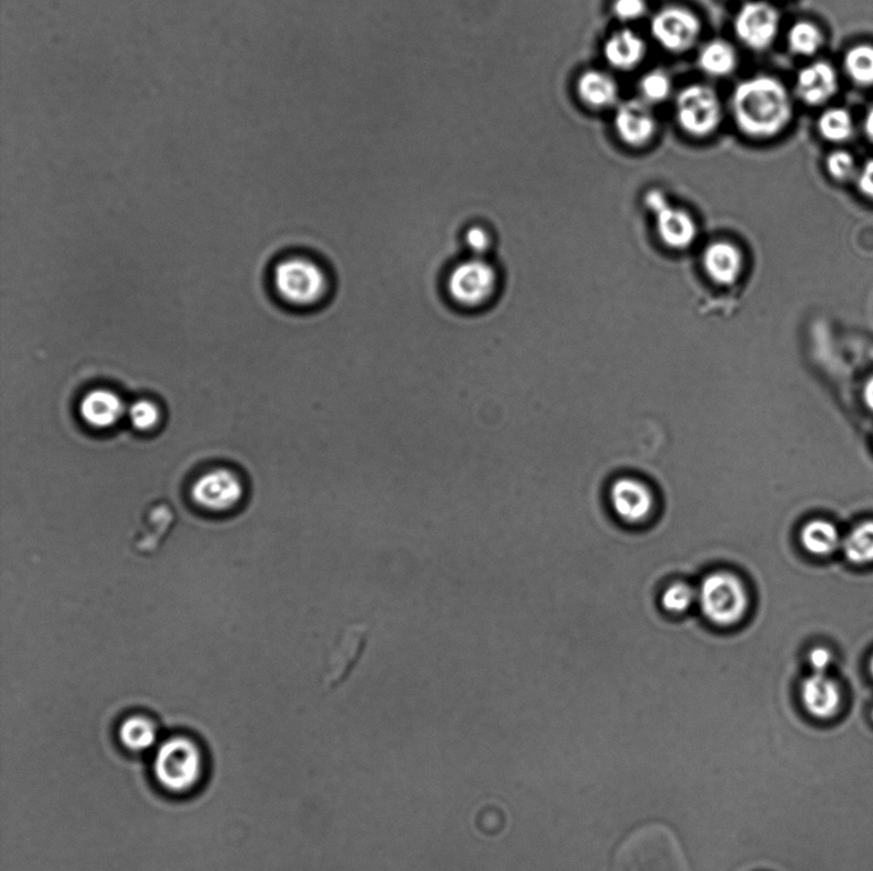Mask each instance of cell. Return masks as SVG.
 <instances>
[{"label": "cell", "mask_w": 873, "mask_h": 871, "mask_svg": "<svg viewBox=\"0 0 873 871\" xmlns=\"http://www.w3.org/2000/svg\"><path fill=\"white\" fill-rule=\"evenodd\" d=\"M819 130L822 138L832 142H843L853 134V119L844 109H830L821 116Z\"/></svg>", "instance_id": "cell-26"}, {"label": "cell", "mask_w": 873, "mask_h": 871, "mask_svg": "<svg viewBox=\"0 0 873 871\" xmlns=\"http://www.w3.org/2000/svg\"><path fill=\"white\" fill-rule=\"evenodd\" d=\"M739 58L734 48L723 40H712L699 54V66L711 77H725L734 72Z\"/></svg>", "instance_id": "cell-23"}, {"label": "cell", "mask_w": 873, "mask_h": 871, "mask_svg": "<svg viewBox=\"0 0 873 871\" xmlns=\"http://www.w3.org/2000/svg\"><path fill=\"white\" fill-rule=\"evenodd\" d=\"M837 91V74L825 62L810 64L796 77V96L809 106H821L832 99Z\"/></svg>", "instance_id": "cell-17"}, {"label": "cell", "mask_w": 873, "mask_h": 871, "mask_svg": "<svg viewBox=\"0 0 873 871\" xmlns=\"http://www.w3.org/2000/svg\"><path fill=\"white\" fill-rule=\"evenodd\" d=\"M801 699L811 715L827 720L839 711L842 694L836 682L826 673H813L803 681Z\"/></svg>", "instance_id": "cell-16"}, {"label": "cell", "mask_w": 873, "mask_h": 871, "mask_svg": "<svg viewBox=\"0 0 873 871\" xmlns=\"http://www.w3.org/2000/svg\"><path fill=\"white\" fill-rule=\"evenodd\" d=\"M609 500L615 515L630 525L646 523L656 507L650 485L633 477L618 478L610 485Z\"/></svg>", "instance_id": "cell-10"}, {"label": "cell", "mask_w": 873, "mask_h": 871, "mask_svg": "<svg viewBox=\"0 0 873 871\" xmlns=\"http://www.w3.org/2000/svg\"><path fill=\"white\" fill-rule=\"evenodd\" d=\"M273 287L279 299L297 310L323 306L333 290V278L315 258L293 254L277 263Z\"/></svg>", "instance_id": "cell-5"}, {"label": "cell", "mask_w": 873, "mask_h": 871, "mask_svg": "<svg viewBox=\"0 0 873 871\" xmlns=\"http://www.w3.org/2000/svg\"><path fill=\"white\" fill-rule=\"evenodd\" d=\"M859 187L861 192L867 198L873 199V159L866 162L859 174Z\"/></svg>", "instance_id": "cell-35"}, {"label": "cell", "mask_w": 873, "mask_h": 871, "mask_svg": "<svg viewBox=\"0 0 873 871\" xmlns=\"http://www.w3.org/2000/svg\"><path fill=\"white\" fill-rule=\"evenodd\" d=\"M696 267L701 278L715 292L736 296L751 274L753 256L741 237L716 233L700 247Z\"/></svg>", "instance_id": "cell-4"}, {"label": "cell", "mask_w": 873, "mask_h": 871, "mask_svg": "<svg viewBox=\"0 0 873 871\" xmlns=\"http://www.w3.org/2000/svg\"><path fill=\"white\" fill-rule=\"evenodd\" d=\"M615 871H691L671 828L650 823L633 831L619 847Z\"/></svg>", "instance_id": "cell-3"}, {"label": "cell", "mask_w": 873, "mask_h": 871, "mask_svg": "<svg viewBox=\"0 0 873 871\" xmlns=\"http://www.w3.org/2000/svg\"><path fill=\"white\" fill-rule=\"evenodd\" d=\"M615 130L633 148L646 144L656 132V119L645 100H630L618 108Z\"/></svg>", "instance_id": "cell-14"}, {"label": "cell", "mask_w": 873, "mask_h": 871, "mask_svg": "<svg viewBox=\"0 0 873 871\" xmlns=\"http://www.w3.org/2000/svg\"><path fill=\"white\" fill-rule=\"evenodd\" d=\"M640 89L646 102H661L671 97L673 83L671 77L663 71H652L642 77Z\"/></svg>", "instance_id": "cell-31"}, {"label": "cell", "mask_w": 873, "mask_h": 871, "mask_svg": "<svg viewBox=\"0 0 873 871\" xmlns=\"http://www.w3.org/2000/svg\"><path fill=\"white\" fill-rule=\"evenodd\" d=\"M127 416L136 430L151 431L159 424L162 412L154 401L139 399L127 407Z\"/></svg>", "instance_id": "cell-30"}, {"label": "cell", "mask_w": 873, "mask_h": 871, "mask_svg": "<svg viewBox=\"0 0 873 871\" xmlns=\"http://www.w3.org/2000/svg\"><path fill=\"white\" fill-rule=\"evenodd\" d=\"M864 401H866L867 407L873 412V379H871L866 387H864L863 391Z\"/></svg>", "instance_id": "cell-37"}, {"label": "cell", "mask_w": 873, "mask_h": 871, "mask_svg": "<svg viewBox=\"0 0 873 871\" xmlns=\"http://www.w3.org/2000/svg\"><path fill=\"white\" fill-rule=\"evenodd\" d=\"M779 13L765 2L743 6L734 22L736 37L745 47L764 50L773 44L779 31Z\"/></svg>", "instance_id": "cell-13"}, {"label": "cell", "mask_w": 873, "mask_h": 871, "mask_svg": "<svg viewBox=\"0 0 873 871\" xmlns=\"http://www.w3.org/2000/svg\"><path fill=\"white\" fill-rule=\"evenodd\" d=\"M443 286L449 304L463 312H476L495 301L502 277L494 262L468 256L451 264Z\"/></svg>", "instance_id": "cell-6"}, {"label": "cell", "mask_w": 873, "mask_h": 871, "mask_svg": "<svg viewBox=\"0 0 873 871\" xmlns=\"http://www.w3.org/2000/svg\"><path fill=\"white\" fill-rule=\"evenodd\" d=\"M641 204L661 250L674 258H682L696 249L703 232L700 213L672 201L660 188H650L643 194Z\"/></svg>", "instance_id": "cell-2"}, {"label": "cell", "mask_w": 873, "mask_h": 871, "mask_svg": "<svg viewBox=\"0 0 873 871\" xmlns=\"http://www.w3.org/2000/svg\"><path fill=\"white\" fill-rule=\"evenodd\" d=\"M645 0H615L613 6L616 19L621 21H638L646 13Z\"/></svg>", "instance_id": "cell-33"}, {"label": "cell", "mask_w": 873, "mask_h": 871, "mask_svg": "<svg viewBox=\"0 0 873 871\" xmlns=\"http://www.w3.org/2000/svg\"><path fill=\"white\" fill-rule=\"evenodd\" d=\"M118 739L127 750L146 753L158 744V728L149 717L132 715L121 723Z\"/></svg>", "instance_id": "cell-22"}, {"label": "cell", "mask_w": 873, "mask_h": 871, "mask_svg": "<svg viewBox=\"0 0 873 871\" xmlns=\"http://www.w3.org/2000/svg\"><path fill=\"white\" fill-rule=\"evenodd\" d=\"M871 673H872V677H873V659L871 660Z\"/></svg>", "instance_id": "cell-38"}, {"label": "cell", "mask_w": 873, "mask_h": 871, "mask_svg": "<svg viewBox=\"0 0 873 871\" xmlns=\"http://www.w3.org/2000/svg\"><path fill=\"white\" fill-rule=\"evenodd\" d=\"M800 538L802 548L813 557H830L843 543L837 528L827 520L821 519L804 524Z\"/></svg>", "instance_id": "cell-21"}, {"label": "cell", "mask_w": 873, "mask_h": 871, "mask_svg": "<svg viewBox=\"0 0 873 871\" xmlns=\"http://www.w3.org/2000/svg\"><path fill=\"white\" fill-rule=\"evenodd\" d=\"M731 107L736 127L753 139L774 138L790 124L793 113L790 93L770 76L741 82L733 92Z\"/></svg>", "instance_id": "cell-1"}, {"label": "cell", "mask_w": 873, "mask_h": 871, "mask_svg": "<svg viewBox=\"0 0 873 871\" xmlns=\"http://www.w3.org/2000/svg\"><path fill=\"white\" fill-rule=\"evenodd\" d=\"M845 558L855 565L873 563V522L854 527L842 543Z\"/></svg>", "instance_id": "cell-24"}, {"label": "cell", "mask_w": 873, "mask_h": 871, "mask_svg": "<svg viewBox=\"0 0 873 871\" xmlns=\"http://www.w3.org/2000/svg\"><path fill=\"white\" fill-rule=\"evenodd\" d=\"M698 604L712 625H739L750 610V592L742 578L731 571L720 570L702 579L698 588Z\"/></svg>", "instance_id": "cell-8"}, {"label": "cell", "mask_w": 873, "mask_h": 871, "mask_svg": "<svg viewBox=\"0 0 873 871\" xmlns=\"http://www.w3.org/2000/svg\"><path fill=\"white\" fill-rule=\"evenodd\" d=\"M722 104L716 92L705 84H692L678 96V123L686 133L696 138H705L714 132L722 121Z\"/></svg>", "instance_id": "cell-9"}, {"label": "cell", "mask_w": 873, "mask_h": 871, "mask_svg": "<svg viewBox=\"0 0 873 871\" xmlns=\"http://www.w3.org/2000/svg\"><path fill=\"white\" fill-rule=\"evenodd\" d=\"M845 72L861 87L873 84V47L857 46L847 51L844 59Z\"/></svg>", "instance_id": "cell-25"}, {"label": "cell", "mask_w": 873, "mask_h": 871, "mask_svg": "<svg viewBox=\"0 0 873 871\" xmlns=\"http://www.w3.org/2000/svg\"><path fill=\"white\" fill-rule=\"evenodd\" d=\"M872 719H873V711H872Z\"/></svg>", "instance_id": "cell-39"}, {"label": "cell", "mask_w": 873, "mask_h": 871, "mask_svg": "<svg viewBox=\"0 0 873 871\" xmlns=\"http://www.w3.org/2000/svg\"><path fill=\"white\" fill-rule=\"evenodd\" d=\"M367 629L362 627H352L350 630H347L342 642L339 643L335 652L330 657V672L325 679L327 688L333 689L341 685L349 677L355 663L360 660L364 644H367Z\"/></svg>", "instance_id": "cell-18"}, {"label": "cell", "mask_w": 873, "mask_h": 871, "mask_svg": "<svg viewBox=\"0 0 873 871\" xmlns=\"http://www.w3.org/2000/svg\"><path fill=\"white\" fill-rule=\"evenodd\" d=\"M127 414L123 399L110 389H94L83 396L80 416L84 423L97 430H107Z\"/></svg>", "instance_id": "cell-15"}, {"label": "cell", "mask_w": 873, "mask_h": 871, "mask_svg": "<svg viewBox=\"0 0 873 871\" xmlns=\"http://www.w3.org/2000/svg\"><path fill=\"white\" fill-rule=\"evenodd\" d=\"M243 493L240 478L227 469L202 474L192 487L193 501L209 511L233 509L242 500Z\"/></svg>", "instance_id": "cell-12"}, {"label": "cell", "mask_w": 873, "mask_h": 871, "mask_svg": "<svg viewBox=\"0 0 873 871\" xmlns=\"http://www.w3.org/2000/svg\"><path fill=\"white\" fill-rule=\"evenodd\" d=\"M205 771V759L197 741L185 737L169 738L155 750L152 772L160 788L188 793L198 788Z\"/></svg>", "instance_id": "cell-7"}, {"label": "cell", "mask_w": 873, "mask_h": 871, "mask_svg": "<svg viewBox=\"0 0 873 871\" xmlns=\"http://www.w3.org/2000/svg\"><path fill=\"white\" fill-rule=\"evenodd\" d=\"M809 662L813 673H826V670L833 663V653L824 647L813 648L809 655Z\"/></svg>", "instance_id": "cell-34"}, {"label": "cell", "mask_w": 873, "mask_h": 871, "mask_svg": "<svg viewBox=\"0 0 873 871\" xmlns=\"http://www.w3.org/2000/svg\"><path fill=\"white\" fill-rule=\"evenodd\" d=\"M701 32L696 16L682 7H668L651 21L652 37L672 53H683L694 46Z\"/></svg>", "instance_id": "cell-11"}, {"label": "cell", "mask_w": 873, "mask_h": 871, "mask_svg": "<svg viewBox=\"0 0 873 871\" xmlns=\"http://www.w3.org/2000/svg\"><path fill=\"white\" fill-rule=\"evenodd\" d=\"M578 91L584 104L603 109L615 104L618 87L609 74L601 71L584 72L579 80Z\"/></svg>", "instance_id": "cell-20"}, {"label": "cell", "mask_w": 873, "mask_h": 871, "mask_svg": "<svg viewBox=\"0 0 873 871\" xmlns=\"http://www.w3.org/2000/svg\"><path fill=\"white\" fill-rule=\"evenodd\" d=\"M793 53L810 57L816 54L822 46V33L817 26L807 22H796L787 36Z\"/></svg>", "instance_id": "cell-27"}, {"label": "cell", "mask_w": 873, "mask_h": 871, "mask_svg": "<svg viewBox=\"0 0 873 871\" xmlns=\"http://www.w3.org/2000/svg\"><path fill=\"white\" fill-rule=\"evenodd\" d=\"M826 167L830 176L837 179V181H847V179L857 173L855 161L851 153L846 151H835L832 156H829Z\"/></svg>", "instance_id": "cell-32"}, {"label": "cell", "mask_w": 873, "mask_h": 871, "mask_svg": "<svg viewBox=\"0 0 873 871\" xmlns=\"http://www.w3.org/2000/svg\"><path fill=\"white\" fill-rule=\"evenodd\" d=\"M698 604V588L685 582L669 585L661 595V605L668 613L683 614Z\"/></svg>", "instance_id": "cell-28"}, {"label": "cell", "mask_w": 873, "mask_h": 871, "mask_svg": "<svg viewBox=\"0 0 873 871\" xmlns=\"http://www.w3.org/2000/svg\"><path fill=\"white\" fill-rule=\"evenodd\" d=\"M864 132L867 138L873 142V107L869 110L866 118H864Z\"/></svg>", "instance_id": "cell-36"}, {"label": "cell", "mask_w": 873, "mask_h": 871, "mask_svg": "<svg viewBox=\"0 0 873 871\" xmlns=\"http://www.w3.org/2000/svg\"><path fill=\"white\" fill-rule=\"evenodd\" d=\"M461 244L472 258L488 259L494 249L495 237L488 227L474 223L463 230Z\"/></svg>", "instance_id": "cell-29"}, {"label": "cell", "mask_w": 873, "mask_h": 871, "mask_svg": "<svg viewBox=\"0 0 873 871\" xmlns=\"http://www.w3.org/2000/svg\"><path fill=\"white\" fill-rule=\"evenodd\" d=\"M604 56L616 70L630 71L646 56V44L631 30H622L606 41Z\"/></svg>", "instance_id": "cell-19"}]
</instances>
